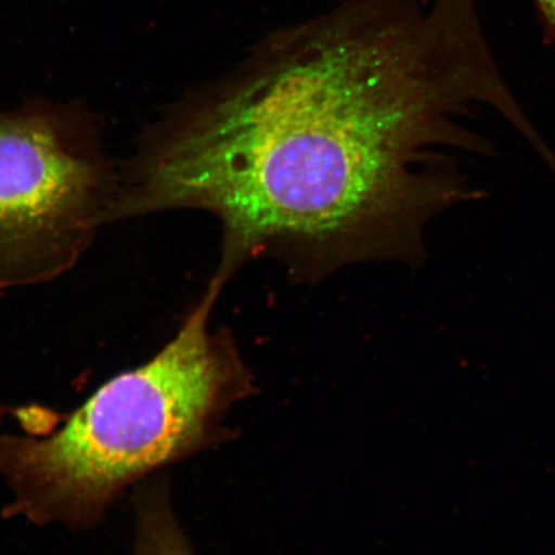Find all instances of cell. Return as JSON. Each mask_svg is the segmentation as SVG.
Segmentation results:
<instances>
[{"label": "cell", "instance_id": "3", "mask_svg": "<svg viewBox=\"0 0 555 555\" xmlns=\"http://www.w3.org/2000/svg\"><path fill=\"white\" fill-rule=\"evenodd\" d=\"M104 127L82 101L0 113V289L66 274L109 224L121 165Z\"/></svg>", "mask_w": 555, "mask_h": 555}, {"label": "cell", "instance_id": "1", "mask_svg": "<svg viewBox=\"0 0 555 555\" xmlns=\"http://www.w3.org/2000/svg\"><path fill=\"white\" fill-rule=\"evenodd\" d=\"M472 103L538 135L475 0H344L267 34L145 125L113 217L212 215V276L225 284L262 259L297 283L364 263L418 267L433 221L485 197L450 155L496 156L456 121Z\"/></svg>", "mask_w": 555, "mask_h": 555}, {"label": "cell", "instance_id": "2", "mask_svg": "<svg viewBox=\"0 0 555 555\" xmlns=\"http://www.w3.org/2000/svg\"><path fill=\"white\" fill-rule=\"evenodd\" d=\"M224 286L211 276L171 341L108 380L57 431L0 436L7 515L92 526L131 485L233 435L227 415L256 387L231 331L210 328Z\"/></svg>", "mask_w": 555, "mask_h": 555}, {"label": "cell", "instance_id": "4", "mask_svg": "<svg viewBox=\"0 0 555 555\" xmlns=\"http://www.w3.org/2000/svg\"><path fill=\"white\" fill-rule=\"evenodd\" d=\"M133 555H194L173 513L168 483L151 482L135 495Z\"/></svg>", "mask_w": 555, "mask_h": 555}, {"label": "cell", "instance_id": "5", "mask_svg": "<svg viewBox=\"0 0 555 555\" xmlns=\"http://www.w3.org/2000/svg\"><path fill=\"white\" fill-rule=\"evenodd\" d=\"M547 41L555 43V0H532Z\"/></svg>", "mask_w": 555, "mask_h": 555}]
</instances>
